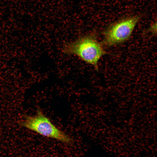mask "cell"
<instances>
[{"instance_id": "1", "label": "cell", "mask_w": 157, "mask_h": 157, "mask_svg": "<svg viewBox=\"0 0 157 157\" xmlns=\"http://www.w3.org/2000/svg\"><path fill=\"white\" fill-rule=\"evenodd\" d=\"M62 51L64 53L78 57L97 70L99 60L107 53L94 32L82 35L75 40L66 43Z\"/></svg>"}, {"instance_id": "2", "label": "cell", "mask_w": 157, "mask_h": 157, "mask_svg": "<svg viewBox=\"0 0 157 157\" xmlns=\"http://www.w3.org/2000/svg\"><path fill=\"white\" fill-rule=\"evenodd\" d=\"M37 112L34 116H25L19 122V125L44 136L66 144L72 143V138L56 127L40 109H38Z\"/></svg>"}, {"instance_id": "3", "label": "cell", "mask_w": 157, "mask_h": 157, "mask_svg": "<svg viewBox=\"0 0 157 157\" xmlns=\"http://www.w3.org/2000/svg\"><path fill=\"white\" fill-rule=\"evenodd\" d=\"M142 16L141 15L129 16L110 24L103 32V45L110 47L128 40Z\"/></svg>"}, {"instance_id": "4", "label": "cell", "mask_w": 157, "mask_h": 157, "mask_svg": "<svg viewBox=\"0 0 157 157\" xmlns=\"http://www.w3.org/2000/svg\"><path fill=\"white\" fill-rule=\"evenodd\" d=\"M157 23L156 22L153 24L149 28L148 31L153 35H156L157 32Z\"/></svg>"}]
</instances>
